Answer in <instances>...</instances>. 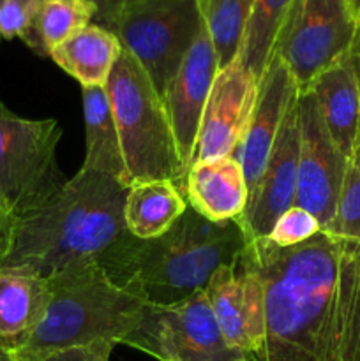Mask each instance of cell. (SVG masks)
Returning <instances> with one entry per match:
<instances>
[{"label":"cell","instance_id":"obj_14","mask_svg":"<svg viewBox=\"0 0 360 361\" xmlns=\"http://www.w3.org/2000/svg\"><path fill=\"white\" fill-rule=\"evenodd\" d=\"M256 94L258 83L236 60L219 71L201 116L194 162L233 155L249 123Z\"/></svg>","mask_w":360,"mask_h":361},{"label":"cell","instance_id":"obj_16","mask_svg":"<svg viewBox=\"0 0 360 361\" xmlns=\"http://www.w3.org/2000/svg\"><path fill=\"white\" fill-rule=\"evenodd\" d=\"M184 192L187 204L212 222L239 219L249 200L244 169L233 155L193 162Z\"/></svg>","mask_w":360,"mask_h":361},{"label":"cell","instance_id":"obj_5","mask_svg":"<svg viewBox=\"0 0 360 361\" xmlns=\"http://www.w3.org/2000/svg\"><path fill=\"white\" fill-rule=\"evenodd\" d=\"M106 92L131 182L169 180L184 190L187 168L180 159L164 102L150 76L124 48Z\"/></svg>","mask_w":360,"mask_h":361},{"label":"cell","instance_id":"obj_6","mask_svg":"<svg viewBox=\"0 0 360 361\" xmlns=\"http://www.w3.org/2000/svg\"><path fill=\"white\" fill-rule=\"evenodd\" d=\"M60 137L55 118H23L0 101V208L13 222L42 207L67 182L56 162Z\"/></svg>","mask_w":360,"mask_h":361},{"label":"cell","instance_id":"obj_15","mask_svg":"<svg viewBox=\"0 0 360 361\" xmlns=\"http://www.w3.org/2000/svg\"><path fill=\"white\" fill-rule=\"evenodd\" d=\"M299 97V88L286 63L277 55L272 56L263 78L258 83L256 102L251 113L239 147L233 157L240 162L249 194L265 171L275 140L289 108Z\"/></svg>","mask_w":360,"mask_h":361},{"label":"cell","instance_id":"obj_3","mask_svg":"<svg viewBox=\"0 0 360 361\" xmlns=\"http://www.w3.org/2000/svg\"><path fill=\"white\" fill-rule=\"evenodd\" d=\"M246 247L239 222H212L187 207L157 238L140 240L126 229L97 263L120 288L172 305L205 291L214 271L239 263Z\"/></svg>","mask_w":360,"mask_h":361},{"label":"cell","instance_id":"obj_4","mask_svg":"<svg viewBox=\"0 0 360 361\" xmlns=\"http://www.w3.org/2000/svg\"><path fill=\"white\" fill-rule=\"evenodd\" d=\"M48 282L44 316L11 349L18 361H37L94 344H124L148 305L138 293L116 286L99 263L62 271Z\"/></svg>","mask_w":360,"mask_h":361},{"label":"cell","instance_id":"obj_27","mask_svg":"<svg viewBox=\"0 0 360 361\" xmlns=\"http://www.w3.org/2000/svg\"><path fill=\"white\" fill-rule=\"evenodd\" d=\"M41 0H0V42L27 41Z\"/></svg>","mask_w":360,"mask_h":361},{"label":"cell","instance_id":"obj_19","mask_svg":"<svg viewBox=\"0 0 360 361\" xmlns=\"http://www.w3.org/2000/svg\"><path fill=\"white\" fill-rule=\"evenodd\" d=\"M122 53V44L113 32L90 23L56 46L49 59L83 87H106Z\"/></svg>","mask_w":360,"mask_h":361},{"label":"cell","instance_id":"obj_30","mask_svg":"<svg viewBox=\"0 0 360 361\" xmlns=\"http://www.w3.org/2000/svg\"><path fill=\"white\" fill-rule=\"evenodd\" d=\"M13 226L14 222L0 208V267H2V263L11 252V245H13Z\"/></svg>","mask_w":360,"mask_h":361},{"label":"cell","instance_id":"obj_8","mask_svg":"<svg viewBox=\"0 0 360 361\" xmlns=\"http://www.w3.org/2000/svg\"><path fill=\"white\" fill-rule=\"evenodd\" d=\"M360 21L348 0H295L275 41L274 55L288 67L299 94L344 60L355 44Z\"/></svg>","mask_w":360,"mask_h":361},{"label":"cell","instance_id":"obj_31","mask_svg":"<svg viewBox=\"0 0 360 361\" xmlns=\"http://www.w3.org/2000/svg\"><path fill=\"white\" fill-rule=\"evenodd\" d=\"M349 60H352L353 71H355L356 85H359V97H360V27L359 34H356L355 44H353L352 51H349ZM356 159L360 161V129H359V148H356Z\"/></svg>","mask_w":360,"mask_h":361},{"label":"cell","instance_id":"obj_13","mask_svg":"<svg viewBox=\"0 0 360 361\" xmlns=\"http://www.w3.org/2000/svg\"><path fill=\"white\" fill-rule=\"evenodd\" d=\"M217 73V55L207 25H203L200 35L161 95L180 159L187 169L194 162L201 116Z\"/></svg>","mask_w":360,"mask_h":361},{"label":"cell","instance_id":"obj_35","mask_svg":"<svg viewBox=\"0 0 360 361\" xmlns=\"http://www.w3.org/2000/svg\"><path fill=\"white\" fill-rule=\"evenodd\" d=\"M0 348H6V345H4V344H2V342H0Z\"/></svg>","mask_w":360,"mask_h":361},{"label":"cell","instance_id":"obj_11","mask_svg":"<svg viewBox=\"0 0 360 361\" xmlns=\"http://www.w3.org/2000/svg\"><path fill=\"white\" fill-rule=\"evenodd\" d=\"M205 295L226 344L244 355H256L265 341V291L260 275L239 259L214 271Z\"/></svg>","mask_w":360,"mask_h":361},{"label":"cell","instance_id":"obj_25","mask_svg":"<svg viewBox=\"0 0 360 361\" xmlns=\"http://www.w3.org/2000/svg\"><path fill=\"white\" fill-rule=\"evenodd\" d=\"M339 238L360 240V161H348L335 214L330 224L323 229Z\"/></svg>","mask_w":360,"mask_h":361},{"label":"cell","instance_id":"obj_33","mask_svg":"<svg viewBox=\"0 0 360 361\" xmlns=\"http://www.w3.org/2000/svg\"><path fill=\"white\" fill-rule=\"evenodd\" d=\"M348 4H349V7L353 9V13H355V16L359 18V21H360V0H348Z\"/></svg>","mask_w":360,"mask_h":361},{"label":"cell","instance_id":"obj_1","mask_svg":"<svg viewBox=\"0 0 360 361\" xmlns=\"http://www.w3.org/2000/svg\"><path fill=\"white\" fill-rule=\"evenodd\" d=\"M240 259L265 291V341L254 360L360 361V240L323 229L293 247L251 240Z\"/></svg>","mask_w":360,"mask_h":361},{"label":"cell","instance_id":"obj_12","mask_svg":"<svg viewBox=\"0 0 360 361\" xmlns=\"http://www.w3.org/2000/svg\"><path fill=\"white\" fill-rule=\"evenodd\" d=\"M299 97L289 108L268 157L265 171L249 194L247 207L239 219L247 242L268 238L275 221L295 207L296 176H299Z\"/></svg>","mask_w":360,"mask_h":361},{"label":"cell","instance_id":"obj_17","mask_svg":"<svg viewBox=\"0 0 360 361\" xmlns=\"http://www.w3.org/2000/svg\"><path fill=\"white\" fill-rule=\"evenodd\" d=\"M332 141L348 161L356 157L360 97L349 55L325 71L311 87Z\"/></svg>","mask_w":360,"mask_h":361},{"label":"cell","instance_id":"obj_10","mask_svg":"<svg viewBox=\"0 0 360 361\" xmlns=\"http://www.w3.org/2000/svg\"><path fill=\"white\" fill-rule=\"evenodd\" d=\"M299 176L296 207L316 217L321 229L330 224L344 180L348 159L332 141L316 97L311 90L299 94Z\"/></svg>","mask_w":360,"mask_h":361},{"label":"cell","instance_id":"obj_26","mask_svg":"<svg viewBox=\"0 0 360 361\" xmlns=\"http://www.w3.org/2000/svg\"><path fill=\"white\" fill-rule=\"evenodd\" d=\"M320 231L321 226L316 217L295 204L275 221L268 240L277 247H293L307 242Z\"/></svg>","mask_w":360,"mask_h":361},{"label":"cell","instance_id":"obj_24","mask_svg":"<svg viewBox=\"0 0 360 361\" xmlns=\"http://www.w3.org/2000/svg\"><path fill=\"white\" fill-rule=\"evenodd\" d=\"M254 0H203V18L219 71L232 66L242 48Z\"/></svg>","mask_w":360,"mask_h":361},{"label":"cell","instance_id":"obj_32","mask_svg":"<svg viewBox=\"0 0 360 361\" xmlns=\"http://www.w3.org/2000/svg\"><path fill=\"white\" fill-rule=\"evenodd\" d=\"M0 361H18V358L9 348H0Z\"/></svg>","mask_w":360,"mask_h":361},{"label":"cell","instance_id":"obj_34","mask_svg":"<svg viewBox=\"0 0 360 361\" xmlns=\"http://www.w3.org/2000/svg\"><path fill=\"white\" fill-rule=\"evenodd\" d=\"M235 361H256V360H254L253 355H244L242 358H239V360H235Z\"/></svg>","mask_w":360,"mask_h":361},{"label":"cell","instance_id":"obj_22","mask_svg":"<svg viewBox=\"0 0 360 361\" xmlns=\"http://www.w3.org/2000/svg\"><path fill=\"white\" fill-rule=\"evenodd\" d=\"M295 0H254L236 62L260 83L274 56L275 41Z\"/></svg>","mask_w":360,"mask_h":361},{"label":"cell","instance_id":"obj_7","mask_svg":"<svg viewBox=\"0 0 360 361\" xmlns=\"http://www.w3.org/2000/svg\"><path fill=\"white\" fill-rule=\"evenodd\" d=\"M203 25V0H131L113 34L162 95Z\"/></svg>","mask_w":360,"mask_h":361},{"label":"cell","instance_id":"obj_20","mask_svg":"<svg viewBox=\"0 0 360 361\" xmlns=\"http://www.w3.org/2000/svg\"><path fill=\"white\" fill-rule=\"evenodd\" d=\"M85 115V161L81 168L104 173L131 187V176L124 161L119 130L113 118L106 87H83Z\"/></svg>","mask_w":360,"mask_h":361},{"label":"cell","instance_id":"obj_9","mask_svg":"<svg viewBox=\"0 0 360 361\" xmlns=\"http://www.w3.org/2000/svg\"><path fill=\"white\" fill-rule=\"evenodd\" d=\"M124 344L159 361H235L244 356L226 344L205 291L172 305L148 303Z\"/></svg>","mask_w":360,"mask_h":361},{"label":"cell","instance_id":"obj_28","mask_svg":"<svg viewBox=\"0 0 360 361\" xmlns=\"http://www.w3.org/2000/svg\"><path fill=\"white\" fill-rule=\"evenodd\" d=\"M112 344H94L87 348H73L59 351L37 361H109Z\"/></svg>","mask_w":360,"mask_h":361},{"label":"cell","instance_id":"obj_21","mask_svg":"<svg viewBox=\"0 0 360 361\" xmlns=\"http://www.w3.org/2000/svg\"><path fill=\"white\" fill-rule=\"evenodd\" d=\"M187 207L186 192L169 180L133 183L124 208L126 229L140 240L157 238L182 217Z\"/></svg>","mask_w":360,"mask_h":361},{"label":"cell","instance_id":"obj_23","mask_svg":"<svg viewBox=\"0 0 360 361\" xmlns=\"http://www.w3.org/2000/svg\"><path fill=\"white\" fill-rule=\"evenodd\" d=\"M92 21L94 9L87 0H41L25 44L39 56H49L56 46Z\"/></svg>","mask_w":360,"mask_h":361},{"label":"cell","instance_id":"obj_18","mask_svg":"<svg viewBox=\"0 0 360 361\" xmlns=\"http://www.w3.org/2000/svg\"><path fill=\"white\" fill-rule=\"evenodd\" d=\"M48 302V279L0 267V342L13 349L42 319Z\"/></svg>","mask_w":360,"mask_h":361},{"label":"cell","instance_id":"obj_2","mask_svg":"<svg viewBox=\"0 0 360 361\" xmlns=\"http://www.w3.org/2000/svg\"><path fill=\"white\" fill-rule=\"evenodd\" d=\"M129 187L80 168L42 207L13 226V245L2 263L42 279L97 263L126 231Z\"/></svg>","mask_w":360,"mask_h":361},{"label":"cell","instance_id":"obj_29","mask_svg":"<svg viewBox=\"0 0 360 361\" xmlns=\"http://www.w3.org/2000/svg\"><path fill=\"white\" fill-rule=\"evenodd\" d=\"M94 9V21L106 30L113 32L120 14L124 13L131 0H87Z\"/></svg>","mask_w":360,"mask_h":361}]
</instances>
